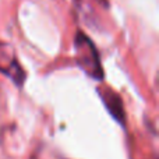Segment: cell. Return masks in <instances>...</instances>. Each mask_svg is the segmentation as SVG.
<instances>
[{"mask_svg": "<svg viewBox=\"0 0 159 159\" xmlns=\"http://www.w3.org/2000/svg\"><path fill=\"white\" fill-rule=\"evenodd\" d=\"M75 53H77L78 66L84 70L85 74L95 80L103 78V69L101 66L98 50L91 39L82 32H78L75 38Z\"/></svg>", "mask_w": 159, "mask_h": 159, "instance_id": "obj_1", "label": "cell"}, {"mask_svg": "<svg viewBox=\"0 0 159 159\" xmlns=\"http://www.w3.org/2000/svg\"><path fill=\"white\" fill-rule=\"evenodd\" d=\"M0 71L4 73L8 78H11L16 84L21 85L24 81V71L20 67V63L17 61L13 52H10L6 45L0 43Z\"/></svg>", "mask_w": 159, "mask_h": 159, "instance_id": "obj_2", "label": "cell"}, {"mask_svg": "<svg viewBox=\"0 0 159 159\" xmlns=\"http://www.w3.org/2000/svg\"><path fill=\"white\" fill-rule=\"evenodd\" d=\"M101 96L110 115L120 124H124V109H123V103H121L120 98L115 92H112V91H103V92H101Z\"/></svg>", "mask_w": 159, "mask_h": 159, "instance_id": "obj_3", "label": "cell"}]
</instances>
